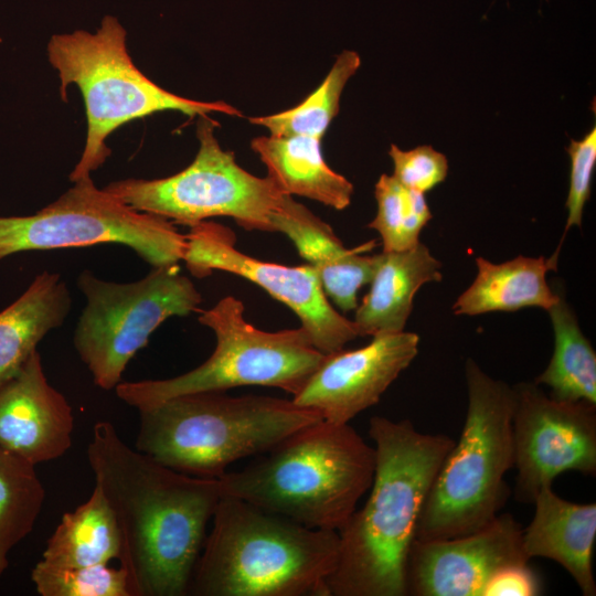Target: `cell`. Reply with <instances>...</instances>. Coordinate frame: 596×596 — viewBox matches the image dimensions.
Listing matches in <instances>:
<instances>
[{"mask_svg":"<svg viewBox=\"0 0 596 596\" xmlns=\"http://www.w3.org/2000/svg\"><path fill=\"white\" fill-rule=\"evenodd\" d=\"M95 486L123 536L132 596L188 595L206 526L222 496L219 478L166 467L129 447L113 423L96 422L87 446Z\"/></svg>","mask_w":596,"mask_h":596,"instance_id":"6da1fadb","label":"cell"},{"mask_svg":"<svg viewBox=\"0 0 596 596\" xmlns=\"http://www.w3.org/2000/svg\"><path fill=\"white\" fill-rule=\"evenodd\" d=\"M375 469L365 504L339 533L329 596H406V567L432 483L455 440L418 432L408 419H370Z\"/></svg>","mask_w":596,"mask_h":596,"instance_id":"7a4b0ae2","label":"cell"},{"mask_svg":"<svg viewBox=\"0 0 596 596\" xmlns=\"http://www.w3.org/2000/svg\"><path fill=\"white\" fill-rule=\"evenodd\" d=\"M188 595L329 596L339 533L222 493Z\"/></svg>","mask_w":596,"mask_h":596,"instance_id":"3957f363","label":"cell"},{"mask_svg":"<svg viewBox=\"0 0 596 596\" xmlns=\"http://www.w3.org/2000/svg\"><path fill=\"white\" fill-rule=\"evenodd\" d=\"M235 471L222 493L311 529L339 532L369 491L375 449L349 424L308 425Z\"/></svg>","mask_w":596,"mask_h":596,"instance_id":"277c9868","label":"cell"},{"mask_svg":"<svg viewBox=\"0 0 596 596\" xmlns=\"http://www.w3.org/2000/svg\"><path fill=\"white\" fill-rule=\"evenodd\" d=\"M138 411L137 450L173 470L209 478L322 421L292 400L222 392L178 395Z\"/></svg>","mask_w":596,"mask_h":596,"instance_id":"5b68a950","label":"cell"},{"mask_svg":"<svg viewBox=\"0 0 596 596\" xmlns=\"http://www.w3.org/2000/svg\"><path fill=\"white\" fill-rule=\"evenodd\" d=\"M467 413L458 441L444 459L424 502L416 540L450 539L478 531L504 507L513 468L514 389L467 359Z\"/></svg>","mask_w":596,"mask_h":596,"instance_id":"8992f818","label":"cell"},{"mask_svg":"<svg viewBox=\"0 0 596 596\" xmlns=\"http://www.w3.org/2000/svg\"><path fill=\"white\" fill-rule=\"evenodd\" d=\"M49 62L57 71L61 96L75 84L84 98L87 136L83 153L70 180L91 177L110 155L106 138L121 125L148 115L174 110L188 116L222 113L242 116L225 102H199L168 92L149 79L132 63L126 32L107 17L95 33L56 34L47 44Z\"/></svg>","mask_w":596,"mask_h":596,"instance_id":"52a82bcc","label":"cell"},{"mask_svg":"<svg viewBox=\"0 0 596 596\" xmlns=\"http://www.w3.org/2000/svg\"><path fill=\"white\" fill-rule=\"evenodd\" d=\"M198 321L215 336L209 359L174 377L120 382L115 387L118 398L141 409L178 395L251 385L276 387L294 396L326 355L301 326L276 332L256 328L245 319L243 302L233 296L202 311Z\"/></svg>","mask_w":596,"mask_h":596,"instance_id":"ba28073f","label":"cell"},{"mask_svg":"<svg viewBox=\"0 0 596 596\" xmlns=\"http://www.w3.org/2000/svg\"><path fill=\"white\" fill-rule=\"evenodd\" d=\"M77 286L86 305L73 344L95 385L105 391L121 382L129 361L163 321L189 316L202 302L178 265L152 267L143 278L126 284L99 279L85 269Z\"/></svg>","mask_w":596,"mask_h":596,"instance_id":"9c48e42d","label":"cell"},{"mask_svg":"<svg viewBox=\"0 0 596 596\" xmlns=\"http://www.w3.org/2000/svg\"><path fill=\"white\" fill-rule=\"evenodd\" d=\"M28 216H0V260L25 251L120 244L152 267L178 265L185 234L159 215L132 209L91 177Z\"/></svg>","mask_w":596,"mask_h":596,"instance_id":"30bf717a","label":"cell"},{"mask_svg":"<svg viewBox=\"0 0 596 596\" xmlns=\"http://www.w3.org/2000/svg\"><path fill=\"white\" fill-rule=\"evenodd\" d=\"M199 150L182 171L162 179H126L104 189L132 209L188 226L215 216L232 217L245 230L272 232L270 217L284 193L266 175L243 169L234 153L222 149L217 126L199 116Z\"/></svg>","mask_w":596,"mask_h":596,"instance_id":"8fae6325","label":"cell"},{"mask_svg":"<svg viewBox=\"0 0 596 596\" xmlns=\"http://www.w3.org/2000/svg\"><path fill=\"white\" fill-rule=\"evenodd\" d=\"M185 238L182 262L193 276L202 278L222 270L256 284L296 313L323 354L339 351L361 337L353 320L330 302L310 265L286 266L252 257L235 247L232 230L211 221L191 225Z\"/></svg>","mask_w":596,"mask_h":596,"instance_id":"7c38bea8","label":"cell"},{"mask_svg":"<svg viewBox=\"0 0 596 596\" xmlns=\"http://www.w3.org/2000/svg\"><path fill=\"white\" fill-rule=\"evenodd\" d=\"M515 497L532 503L565 471L596 472V405L547 396L536 383L513 386Z\"/></svg>","mask_w":596,"mask_h":596,"instance_id":"4fadbf2b","label":"cell"},{"mask_svg":"<svg viewBox=\"0 0 596 596\" xmlns=\"http://www.w3.org/2000/svg\"><path fill=\"white\" fill-rule=\"evenodd\" d=\"M521 525L510 513H499L469 534L437 540H414L407 560V595L482 596L500 568L528 564Z\"/></svg>","mask_w":596,"mask_h":596,"instance_id":"5bb4252c","label":"cell"},{"mask_svg":"<svg viewBox=\"0 0 596 596\" xmlns=\"http://www.w3.org/2000/svg\"><path fill=\"white\" fill-rule=\"evenodd\" d=\"M418 344V334L401 331L373 336L360 349L326 354L291 400L298 406L318 412L324 422L349 424L380 401L416 358Z\"/></svg>","mask_w":596,"mask_h":596,"instance_id":"9a60e30c","label":"cell"},{"mask_svg":"<svg viewBox=\"0 0 596 596\" xmlns=\"http://www.w3.org/2000/svg\"><path fill=\"white\" fill-rule=\"evenodd\" d=\"M73 430L72 406L49 383L36 350L0 386V449L36 466L62 457Z\"/></svg>","mask_w":596,"mask_h":596,"instance_id":"2e32d148","label":"cell"},{"mask_svg":"<svg viewBox=\"0 0 596 596\" xmlns=\"http://www.w3.org/2000/svg\"><path fill=\"white\" fill-rule=\"evenodd\" d=\"M272 232L285 234L317 273L323 291L340 310L358 307V291L373 276L376 255H362L374 242L349 249L332 227L291 195L284 194L270 217Z\"/></svg>","mask_w":596,"mask_h":596,"instance_id":"e0dca14e","label":"cell"},{"mask_svg":"<svg viewBox=\"0 0 596 596\" xmlns=\"http://www.w3.org/2000/svg\"><path fill=\"white\" fill-rule=\"evenodd\" d=\"M534 517L522 532L525 555L557 562L585 596L596 595L593 552L596 540V503L562 499L552 487L535 496Z\"/></svg>","mask_w":596,"mask_h":596,"instance_id":"ac0fdd59","label":"cell"},{"mask_svg":"<svg viewBox=\"0 0 596 596\" xmlns=\"http://www.w3.org/2000/svg\"><path fill=\"white\" fill-rule=\"evenodd\" d=\"M375 255L370 289L353 319L361 337L404 331L416 292L443 279V264L421 242L405 251Z\"/></svg>","mask_w":596,"mask_h":596,"instance_id":"d6986e66","label":"cell"},{"mask_svg":"<svg viewBox=\"0 0 596 596\" xmlns=\"http://www.w3.org/2000/svg\"><path fill=\"white\" fill-rule=\"evenodd\" d=\"M558 251L551 257L519 255L500 264L476 258L477 275L456 299V316H478L491 311H517L523 308L549 310L560 295L553 291L546 274L557 268Z\"/></svg>","mask_w":596,"mask_h":596,"instance_id":"ffe728a7","label":"cell"},{"mask_svg":"<svg viewBox=\"0 0 596 596\" xmlns=\"http://www.w3.org/2000/svg\"><path fill=\"white\" fill-rule=\"evenodd\" d=\"M321 140L308 136H260L252 149L267 169V177L288 195L320 202L337 211L351 203L353 184L332 170L321 152Z\"/></svg>","mask_w":596,"mask_h":596,"instance_id":"44dd1931","label":"cell"},{"mask_svg":"<svg viewBox=\"0 0 596 596\" xmlns=\"http://www.w3.org/2000/svg\"><path fill=\"white\" fill-rule=\"evenodd\" d=\"M71 305L62 276L44 270L0 311V386L21 370L47 333L64 323Z\"/></svg>","mask_w":596,"mask_h":596,"instance_id":"7402d4cb","label":"cell"},{"mask_svg":"<svg viewBox=\"0 0 596 596\" xmlns=\"http://www.w3.org/2000/svg\"><path fill=\"white\" fill-rule=\"evenodd\" d=\"M123 536L116 515L94 486L89 498L65 512L42 554L43 562L60 567L109 564L120 560Z\"/></svg>","mask_w":596,"mask_h":596,"instance_id":"603a6c76","label":"cell"},{"mask_svg":"<svg viewBox=\"0 0 596 596\" xmlns=\"http://www.w3.org/2000/svg\"><path fill=\"white\" fill-rule=\"evenodd\" d=\"M554 350L546 369L535 379L551 389L553 398L596 405V353L579 328L577 317L560 295L549 310Z\"/></svg>","mask_w":596,"mask_h":596,"instance_id":"cb8c5ba5","label":"cell"},{"mask_svg":"<svg viewBox=\"0 0 596 596\" xmlns=\"http://www.w3.org/2000/svg\"><path fill=\"white\" fill-rule=\"evenodd\" d=\"M44 499L35 466L0 449V577L10 551L32 532Z\"/></svg>","mask_w":596,"mask_h":596,"instance_id":"d4e9b609","label":"cell"},{"mask_svg":"<svg viewBox=\"0 0 596 596\" xmlns=\"http://www.w3.org/2000/svg\"><path fill=\"white\" fill-rule=\"evenodd\" d=\"M361 65L355 51L344 50L336 58L321 84L300 104L287 110L249 118L274 136H308L322 139L339 111L342 92Z\"/></svg>","mask_w":596,"mask_h":596,"instance_id":"484cf974","label":"cell"},{"mask_svg":"<svg viewBox=\"0 0 596 596\" xmlns=\"http://www.w3.org/2000/svg\"><path fill=\"white\" fill-rule=\"evenodd\" d=\"M374 195L377 211L368 227L380 234L383 252L415 246L433 217L425 193L411 190L393 175L383 173L375 183Z\"/></svg>","mask_w":596,"mask_h":596,"instance_id":"4316f807","label":"cell"},{"mask_svg":"<svg viewBox=\"0 0 596 596\" xmlns=\"http://www.w3.org/2000/svg\"><path fill=\"white\" fill-rule=\"evenodd\" d=\"M31 579L41 596H132L121 565L60 567L40 561L31 571Z\"/></svg>","mask_w":596,"mask_h":596,"instance_id":"83f0119b","label":"cell"},{"mask_svg":"<svg viewBox=\"0 0 596 596\" xmlns=\"http://www.w3.org/2000/svg\"><path fill=\"white\" fill-rule=\"evenodd\" d=\"M389 155L394 166L392 175L411 190L426 193L447 177V158L430 146H418L404 151L391 145Z\"/></svg>","mask_w":596,"mask_h":596,"instance_id":"f1b7e54d","label":"cell"},{"mask_svg":"<svg viewBox=\"0 0 596 596\" xmlns=\"http://www.w3.org/2000/svg\"><path fill=\"white\" fill-rule=\"evenodd\" d=\"M566 151L571 159L570 189L565 202L567 220L557 251L561 249L571 226H582L584 206L590 196L592 177L596 164V127L593 126L581 140L571 139Z\"/></svg>","mask_w":596,"mask_h":596,"instance_id":"f546056e","label":"cell"},{"mask_svg":"<svg viewBox=\"0 0 596 596\" xmlns=\"http://www.w3.org/2000/svg\"><path fill=\"white\" fill-rule=\"evenodd\" d=\"M541 592V582L528 563L498 570L486 584L482 596H536Z\"/></svg>","mask_w":596,"mask_h":596,"instance_id":"4dcf8cb0","label":"cell"}]
</instances>
